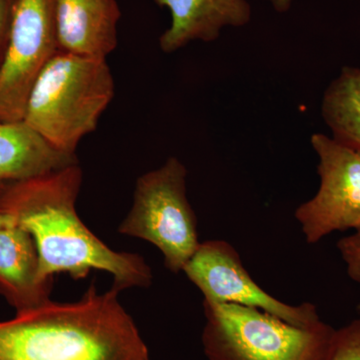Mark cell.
<instances>
[{
	"mask_svg": "<svg viewBox=\"0 0 360 360\" xmlns=\"http://www.w3.org/2000/svg\"><path fill=\"white\" fill-rule=\"evenodd\" d=\"M311 146L321 184L295 217L307 243L315 245L335 231H360V149L322 134L312 135Z\"/></svg>",
	"mask_w": 360,
	"mask_h": 360,
	"instance_id": "cell-6",
	"label": "cell"
},
{
	"mask_svg": "<svg viewBox=\"0 0 360 360\" xmlns=\"http://www.w3.org/2000/svg\"><path fill=\"white\" fill-rule=\"evenodd\" d=\"M201 342L208 360H329L335 328L319 322L300 328L258 309L203 302Z\"/></svg>",
	"mask_w": 360,
	"mask_h": 360,
	"instance_id": "cell-4",
	"label": "cell"
},
{
	"mask_svg": "<svg viewBox=\"0 0 360 360\" xmlns=\"http://www.w3.org/2000/svg\"><path fill=\"white\" fill-rule=\"evenodd\" d=\"M59 49L56 0H16L0 70V122H20L35 80Z\"/></svg>",
	"mask_w": 360,
	"mask_h": 360,
	"instance_id": "cell-7",
	"label": "cell"
},
{
	"mask_svg": "<svg viewBox=\"0 0 360 360\" xmlns=\"http://www.w3.org/2000/svg\"><path fill=\"white\" fill-rule=\"evenodd\" d=\"M172 15L169 27L160 39L161 51L170 53L195 40L219 39L225 27H243L252 11L248 0H155Z\"/></svg>",
	"mask_w": 360,
	"mask_h": 360,
	"instance_id": "cell-10",
	"label": "cell"
},
{
	"mask_svg": "<svg viewBox=\"0 0 360 360\" xmlns=\"http://www.w3.org/2000/svg\"><path fill=\"white\" fill-rule=\"evenodd\" d=\"M359 310L360 311V302H359Z\"/></svg>",
	"mask_w": 360,
	"mask_h": 360,
	"instance_id": "cell-19",
	"label": "cell"
},
{
	"mask_svg": "<svg viewBox=\"0 0 360 360\" xmlns=\"http://www.w3.org/2000/svg\"><path fill=\"white\" fill-rule=\"evenodd\" d=\"M186 177V168L176 158L141 175L131 210L118 227L120 233L156 246L174 274L184 271L200 245L196 215L187 200Z\"/></svg>",
	"mask_w": 360,
	"mask_h": 360,
	"instance_id": "cell-5",
	"label": "cell"
},
{
	"mask_svg": "<svg viewBox=\"0 0 360 360\" xmlns=\"http://www.w3.org/2000/svg\"><path fill=\"white\" fill-rule=\"evenodd\" d=\"M120 292L92 283L77 302L51 300L0 321V360H151Z\"/></svg>",
	"mask_w": 360,
	"mask_h": 360,
	"instance_id": "cell-2",
	"label": "cell"
},
{
	"mask_svg": "<svg viewBox=\"0 0 360 360\" xmlns=\"http://www.w3.org/2000/svg\"><path fill=\"white\" fill-rule=\"evenodd\" d=\"M78 163L40 136L25 120L0 122V194L9 186Z\"/></svg>",
	"mask_w": 360,
	"mask_h": 360,
	"instance_id": "cell-12",
	"label": "cell"
},
{
	"mask_svg": "<svg viewBox=\"0 0 360 360\" xmlns=\"http://www.w3.org/2000/svg\"><path fill=\"white\" fill-rule=\"evenodd\" d=\"M184 272L202 292L205 302L264 310L300 328H310L321 321L314 303L288 304L260 288L245 269L238 251L227 241L200 243Z\"/></svg>",
	"mask_w": 360,
	"mask_h": 360,
	"instance_id": "cell-8",
	"label": "cell"
},
{
	"mask_svg": "<svg viewBox=\"0 0 360 360\" xmlns=\"http://www.w3.org/2000/svg\"><path fill=\"white\" fill-rule=\"evenodd\" d=\"M52 283L39 277V258L32 236L11 222L0 231V295L16 314L51 302Z\"/></svg>",
	"mask_w": 360,
	"mask_h": 360,
	"instance_id": "cell-11",
	"label": "cell"
},
{
	"mask_svg": "<svg viewBox=\"0 0 360 360\" xmlns=\"http://www.w3.org/2000/svg\"><path fill=\"white\" fill-rule=\"evenodd\" d=\"M82 184L78 163L9 186L0 194V212L32 236L39 258V277L54 274L84 278L92 269L113 276L120 290L148 288L153 271L141 255L117 252L103 243L78 217L75 203Z\"/></svg>",
	"mask_w": 360,
	"mask_h": 360,
	"instance_id": "cell-1",
	"label": "cell"
},
{
	"mask_svg": "<svg viewBox=\"0 0 360 360\" xmlns=\"http://www.w3.org/2000/svg\"><path fill=\"white\" fill-rule=\"evenodd\" d=\"M329 360H360V319L336 330L335 347Z\"/></svg>",
	"mask_w": 360,
	"mask_h": 360,
	"instance_id": "cell-14",
	"label": "cell"
},
{
	"mask_svg": "<svg viewBox=\"0 0 360 360\" xmlns=\"http://www.w3.org/2000/svg\"><path fill=\"white\" fill-rule=\"evenodd\" d=\"M265 1L269 2L277 13H285L290 11L295 0H265Z\"/></svg>",
	"mask_w": 360,
	"mask_h": 360,
	"instance_id": "cell-17",
	"label": "cell"
},
{
	"mask_svg": "<svg viewBox=\"0 0 360 360\" xmlns=\"http://www.w3.org/2000/svg\"><path fill=\"white\" fill-rule=\"evenodd\" d=\"M106 58L59 51L39 73L23 120L53 148L75 155L115 96Z\"/></svg>",
	"mask_w": 360,
	"mask_h": 360,
	"instance_id": "cell-3",
	"label": "cell"
},
{
	"mask_svg": "<svg viewBox=\"0 0 360 360\" xmlns=\"http://www.w3.org/2000/svg\"><path fill=\"white\" fill-rule=\"evenodd\" d=\"M324 122L338 141L360 149V68L345 66L321 103Z\"/></svg>",
	"mask_w": 360,
	"mask_h": 360,
	"instance_id": "cell-13",
	"label": "cell"
},
{
	"mask_svg": "<svg viewBox=\"0 0 360 360\" xmlns=\"http://www.w3.org/2000/svg\"><path fill=\"white\" fill-rule=\"evenodd\" d=\"M16 0H0V70L6 59Z\"/></svg>",
	"mask_w": 360,
	"mask_h": 360,
	"instance_id": "cell-16",
	"label": "cell"
},
{
	"mask_svg": "<svg viewBox=\"0 0 360 360\" xmlns=\"http://www.w3.org/2000/svg\"><path fill=\"white\" fill-rule=\"evenodd\" d=\"M338 250L347 264L348 276L360 283V231L341 238L338 243Z\"/></svg>",
	"mask_w": 360,
	"mask_h": 360,
	"instance_id": "cell-15",
	"label": "cell"
},
{
	"mask_svg": "<svg viewBox=\"0 0 360 360\" xmlns=\"http://www.w3.org/2000/svg\"><path fill=\"white\" fill-rule=\"evenodd\" d=\"M13 221V220L11 219L8 215L0 212V231H1L4 227H6V225L11 224Z\"/></svg>",
	"mask_w": 360,
	"mask_h": 360,
	"instance_id": "cell-18",
	"label": "cell"
},
{
	"mask_svg": "<svg viewBox=\"0 0 360 360\" xmlns=\"http://www.w3.org/2000/svg\"><path fill=\"white\" fill-rule=\"evenodd\" d=\"M59 49L106 58L117 46L116 0H56Z\"/></svg>",
	"mask_w": 360,
	"mask_h": 360,
	"instance_id": "cell-9",
	"label": "cell"
}]
</instances>
